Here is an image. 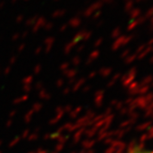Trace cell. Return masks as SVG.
<instances>
[{
	"label": "cell",
	"mask_w": 153,
	"mask_h": 153,
	"mask_svg": "<svg viewBox=\"0 0 153 153\" xmlns=\"http://www.w3.org/2000/svg\"><path fill=\"white\" fill-rule=\"evenodd\" d=\"M128 153H153V151L146 149L141 147H138V146H133L129 149Z\"/></svg>",
	"instance_id": "cell-1"
}]
</instances>
